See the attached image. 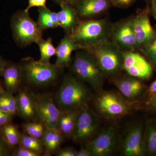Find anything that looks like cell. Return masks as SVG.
Here are the masks:
<instances>
[{
	"instance_id": "obj_1",
	"label": "cell",
	"mask_w": 156,
	"mask_h": 156,
	"mask_svg": "<svg viewBox=\"0 0 156 156\" xmlns=\"http://www.w3.org/2000/svg\"><path fill=\"white\" fill-rule=\"evenodd\" d=\"M92 96L90 89L83 82L69 76L65 78L55 98L60 110L70 112L77 110L87 104Z\"/></svg>"
},
{
	"instance_id": "obj_2",
	"label": "cell",
	"mask_w": 156,
	"mask_h": 156,
	"mask_svg": "<svg viewBox=\"0 0 156 156\" xmlns=\"http://www.w3.org/2000/svg\"><path fill=\"white\" fill-rule=\"evenodd\" d=\"M111 30L105 20L87 19L80 21L69 35L82 50H88L108 40Z\"/></svg>"
},
{
	"instance_id": "obj_3",
	"label": "cell",
	"mask_w": 156,
	"mask_h": 156,
	"mask_svg": "<svg viewBox=\"0 0 156 156\" xmlns=\"http://www.w3.org/2000/svg\"><path fill=\"white\" fill-rule=\"evenodd\" d=\"M86 50L95 56L105 76L116 77L122 70V50L114 42L107 40Z\"/></svg>"
},
{
	"instance_id": "obj_4",
	"label": "cell",
	"mask_w": 156,
	"mask_h": 156,
	"mask_svg": "<svg viewBox=\"0 0 156 156\" xmlns=\"http://www.w3.org/2000/svg\"><path fill=\"white\" fill-rule=\"evenodd\" d=\"M76 53L71 66L72 71L79 80L87 83L95 90L103 86L105 77L95 56L88 50Z\"/></svg>"
},
{
	"instance_id": "obj_5",
	"label": "cell",
	"mask_w": 156,
	"mask_h": 156,
	"mask_svg": "<svg viewBox=\"0 0 156 156\" xmlns=\"http://www.w3.org/2000/svg\"><path fill=\"white\" fill-rule=\"evenodd\" d=\"M11 27L15 41L20 46L37 43L42 38V32L37 22L31 18L28 12L18 11L11 18Z\"/></svg>"
},
{
	"instance_id": "obj_6",
	"label": "cell",
	"mask_w": 156,
	"mask_h": 156,
	"mask_svg": "<svg viewBox=\"0 0 156 156\" xmlns=\"http://www.w3.org/2000/svg\"><path fill=\"white\" fill-rule=\"evenodd\" d=\"M23 73L30 83L42 86L55 80L58 75V69L55 64L44 63L31 57L22 60Z\"/></svg>"
},
{
	"instance_id": "obj_7",
	"label": "cell",
	"mask_w": 156,
	"mask_h": 156,
	"mask_svg": "<svg viewBox=\"0 0 156 156\" xmlns=\"http://www.w3.org/2000/svg\"><path fill=\"white\" fill-rule=\"evenodd\" d=\"M129 101L123 96L113 91L101 92L95 98L98 111L107 119H117L125 116L131 110Z\"/></svg>"
},
{
	"instance_id": "obj_8",
	"label": "cell",
	"mask_w": 156,
	"mask_h": 156,
	"mask_svg": "<svg viewBox=\"0 0 156 156\" xmlns=\"http://www.w3.org/2000/svg\"><path fill=\"white\" fill-rule=\"evenodd\" d=\"M99 127L97 115L86 104L80 109L71 136L76 142L90 140L96 134Z\"/></svg>"
},
{
	"instance_id": "obj_9",
	"label": "cell",
	"mask_w": 156,
	"mask_h": 156,
	"mask_svg": "<svg viewBox=\"0 0 156 156\" xmlns=\"http://www.w3.org/2000/svg\"><path fill=\"white\" fill-rule=\"evenodd\" d=\"M119 144V136L115 127L104 129L99 134L87 142V147L92 156L112 155Z\"/></svg>"
},
{
	"instance_id": "obj_10",
	"label": "cell",
	"mask_w": 156,
	"mask_h": 156,
	"mask_svg": "<svg viewBox=\"0 0 156 156\" xmlns=\"http://www.w3.org/2000/svg\"><path fill=\"white\" fill-rule=\"evenodd\" d=\"M122 53L123 70L127 75L142 80L151 77L154 69L145 56L132 50H122Z\"/></svg>"
},
{
	"instance_id": "obj_11",
	"label": "cell",
	"mask_w": 156,
	"mask_h": 156,
	"mask_svg": "<svg viewBox=\"0 0 156 156\" xmlns=\"http://www.w3.org/2000/svg\"><path fill=\"white\" fill-rule=\"evenodd\" d=\"M149 6L140 10L132 20V27L139 51L156 38L155 30L151 24Z\"/></svg>"
},
{
	"instance_id": "obj_12",
	"label": "cell",
	"mask_w": 156,
	"mask_h": 156,
	"mask_svg": "<svg viewBox=\"0 0 156 156\" xmlns=\"http://www.w3.org/2000/svg\"><path fill=\"white\" fill-rule=\"evenodd\" d=\"M37 115L47 128L58 129L61 111L51 95H42L35 97Z\"/></svg>"
},
{
	"instance_id": "obj_13",
	"label": "cell",
	"mask_w": 156,
	"mask_h": 156,
	"mask_svg": "<svg viewBox=\"0 0 156 156\" xmlns=\"http://www.w3.org/2000/svg\"><path fill=\"white\" fill-rule=\"evenodd\" d=\"M113 83L129 102L140 101L147 95V87L142 80L129 75L114 79Z\"/></svg>"
},
{
	"instance_id": "obj_14",
	"label": "cell",
	"mask_w": 156,
	"mask_h": 156,
	"mask_svg": "<svg viewBox=\"0 0 156 156\" xmlns=\"http://www.w3.org/2000/svg\"><path fill=\"white\" fill-rule=\"evenodd\" d=\"M144 131V127L140 122L134 123L130 128L123 143L122 151L124 155H146Z\"/></svg>"
},
{
	"instance_id": "obj_15",
	"label": "cell",
	"mask_w": 156,
	"mask_h": 156,
	"mask_svg": "<svg viewBox=\"0 0 156 156\" xmlns=\"http://www.w3.org/2000/svg\"><path fill=\"white\" fill-rule=\"evenodd\" d=\"M110 36L113 42L125 50L139 51L132 27L131 19L112 27Z\"/></svg>"
},
{
	"instance_id": "obj_16",
	"label": "cell",
	"mask_w": 156,
	"mask_h": 156,
	"mask_svg": "<svg viewBox=\"0 0 156 156\" xmlns=\"http://www.w3.org/2000/svg\"><path fill=\"white\" fill-rule=\"evenodd\" d=\"M111 5L110 0H77L74 5L79 17L89 19L103 14Z\"/></svg>"
},
{
	"instance_id": "obj_17",
	"label": "cell",
	"mask_w": 156,
	"mask_h": 156,
	"mask_svg": "<svg viewBox=\"0 0 156 156\" xmlns=\"http://www.w3.org/2000/svg\"><path fill=\"white\" fill-rule=\"evenodd\" d=\"M82 50L71 37L67 34L63 38L56 48L55 65L58 69L68 67L71 62V56L74 50Z\"/></svg>"
},
{
	"instance_id": "obj_18",
	"label": "cell",
	"mask_w": 156,
	"mask_h": 156,
	"mask_svg": "<svg viewBox=\"0 0 156 156\" xmlns=\"http://www.w3.org/2000/svg\"><path fill=\"white\" fill-rule=\"evenodd\" d=\"M17 113L26 120L33 119L37 115L35 96L27 90H20L16 96Z\"/></svg>"
},
{
	"instance_id": "obj_19",
	"label": "cell",
	"mask_w": 156,
	"mask_h": 156,
	"mask_svg": "<svg viewBox=\"0 0 156 156\" xmlns=\"http://www.w3.org/2000/svg\"><path fill=\"white\" fill-rule=\"evenodd\" d=\"M61 10L57 13L58 26L69 34L80 22L79 16L73 6L66 3L60 4Z\"/></svg>"
},
{
	"instance_id": "obj_20",
	"label": "cell",
	"mask_w": 156,
	"mask_h": 156,
	"mask_svg": "<svg viewBox=\"0 0 156 156\" xmlns=\"http://www.w3.org/2000/svg\"><path fill=\"white\" fill-rule=\"evenodd\" d=\"M2 75L6 91L13 94L17 92L23 77L21 66L14 63L6 64Z\"/></svg>"
},
{
	"instance_id": "obj_21",
	"label": "cell",
	"mask_w": 156,
	"mask_h": 156,
	"mask_svg": "<svg viewBox=\"0 0 156 156\" xmlns=\"http://www.w3.org/2000/svg\"><path fill=\"white\" fill-rule=\"evenodd\" d=\"M42 140L46 155L50 156L58 150L62 141V134L58 129L46 128Z\"/></svg>"
},
{
	"instance_id": "obj_22",
	"label": "cell",
	"mask_w": 156,
	"mask_h": 156,
	"mask_svg": "<svg viewBox=\"0 0 156 156\" xmlns=\"http://www.w3.org/2000/svg\"><path fill=\"white\" fill-rule=\"evenodd\" d=\"M146 155L156 156V120L146 123L144 131Z\"/></svg>"
},
{
	"instance_id": "obj_23",
	"label": "cell",
	"mask_w": 156,
	"mask_h": 156,
	"mask_svg": "<svg viewBox=\"0 0 156 156\" xmlns=\"http://www.w3.org/2000/svg\"><path fill=\"white\" fill-rule=\"evenodd\" d=\"M80 109L73 111H62L58 122V130L62 134L71 136Z\"/></svg>"
},
{
	"instance_id": "obj_24",
	"label": "cell",
	"mask_w": 156,
	"mask_h": 156,
	"mask_svg": "<svg viewBox=\"0 0 156 156\" xmlns=\"http://www.w3.org/2000/svg\"><path fill=\"white\" fill-rule=\"evenodd\" d=\"M38 11V17L37 23L42 30L58 27L57 13L50 11L47 7L39 8Z\"/></svg>"
},
{
	"instance_id": "obj_25",
	"label": "cell",
	"mask_w": 156,
	"mask_h": 156,
	"mask_svg": "<svg viewBox=\"0 0 156 156\" xmlns=\"http://www.w3.org/2000/svg\"><path fill=\"white\" fill-rule=\"evenodd\" d=\"M0 134L11 148L19 144L21 134L16 125L10 122L0 127Z\"/></svg>"
},
{
	"instance_id": "obj_26",
	"label": "cell",
	"mask_w": 156,
	"mask_h": 156,
	"mask_svg": "<svg viewBox=\"0 0 156 156\" xmlns=\"http://www.w3.org/2000/svg\"><path fill=\"white\" fill-rule=\"evenodd\" d=\"M40 49L41 58L39 61L44 63H49L50 58L56 55V48L53 44L52 39L48 38L47 40L43 38L37 43Z\"/></svg>"
},
{
	"instance_id": "obj_27",
	"label": "cell",
	"mask_w": 156,
	"mask_h": 156,
	"mask_svg": "<svg viewBox=\"0 0 156 156\" xmlns=\"http://www.w3.org/2000/svg\"><path fill=\"white\" fill-rule=\"evenodd\" d=\"M20 145L30 150L41 154L44 150V146L41 138H37L25 134L20 136Z\"/></svg>"
},
{
	"instance_id": "obj_28",
	"label": "cell",
	"mask_w": 156,
	"mask_h": 156,
	"mask_svg": "<svg viewBox=\"0 0 156 156\" xmlns=\"http://www.w3.org/2000/svg\"><path fill=\"white\" fill-rule=\"evenodd\" d=\"M46 128L41 122L27 123L23 126V131L25 134L39 138L43 137Z\"/></svg>"
},
{
	"instance_id": "obj_29",
	"label": "cell",
	"mask_w": 156,
	"mask_h": 156,
	"mask_svg": "<svg viewBox=\"0 0 156 156\" xmlns=\"http://www.w3.org/2000/svg\"><path fill=\"white\" fill-rule=\"evenodd\" d=\"M140 51L152 66L154 71L156 72V38L144 47Z\"/></svg>"
},
{
	"instance_id": "obj_30",
	"label": "cell",
	"mask_w": 156,
	"mask_h": 156,
	"mask_svg": "<svg viewBox=\"0 0 156 156\" xmlns=\"http://www.w3.org/2000/svg\"><path fill=\"white\" fill-rule=\"evenodd\" d=\"M3 95L9 108L10 114L12 116L17 113V101L16 97L13 93L5 90L3 93Z\"/></svg>"
},
{
	"instance_id": "obj_31",
	"label": "cell",
	"mask_w": 156,
	"mask_h": 156,
	"mask_svg": "<svg viewBox=\"0 0 156 156\" xmlns=\"http://www.w3.org/2000/svg\"><path fill=\"white\" fill-rule=\"evenodd\" d=\"M12 154L14 156H39L41 154L20 146V147L15 150Z\"/></svg>"
},
{
	"instance_id": "obj_32",
	"label": "cell",
	"mask_w": 156,
	"mask_h": 156,
	"mask_svg": "<svg viewBox=\"0 0 156 156\" xmlns=\"http://www.w3.org/2000/svg\"><path fill=\"white\" fill-rule=\"evenodd\" d=\"M11 152V147L0 134V156L10 155Z\"/></svg>"
},
{
	"instance_id": "obj_33",
	"label": "cell",
	"mask_w": 156,
	"mask_h": 156,
	"mask_svg": "<svg viewBox=\"0 0 156 156\" xmlns=\"http://www.w3.org/2000/svg\"><path fill=\"white\" fill-rule=\"evenodd\" d=\"M136 0H110L112 5L120 8H128L135 2Z\"/></svg>"
},
{
	"instance_id": "obj_34",
	"label": "cell",
	"mask_w": 156,
	"mask_h": 156,
	"mask_svg": "<svg viewBox=\"0 0 156 156\" xmlns=\"http://www.w3.org/2000/svg\"><path fill=\"white\" fill-rule=\"evenodd\" d=\"M77 151L72 147H66L58 150L55 153L57 156H76Z\"/></svg>"
},
{
	"instance_id": "obj_35",
	"label": "cell",
	"mask_w": 156,
	"mask_h": 156,
	"mask_svg": "<svg viewBox=\"0 0 156 156\" xmlns=\"http://www.w3.org/2000/svg\"><path fill=\"white\" fill-rule=\"evenodd\" d=\"M46 1L47 0H28V5L24 11L28 12L30 9L33 7H46Z\"/></svg>"
},
{
	"instance_id": "obj_36",
	"label": "cell",
	"mask_w": 156,
	"mask_h": 156,
	"mask_svg": "<svg viewBox=\"0 0 156 156\" xmlns=\"http://www.w3.org/2000/svg\"><path fill=\"white\" fill-rule=\"evenodd\" d=\"M12 117L6 114L0 110V127L11 122Z\"/></svg>"
},
{
	"instance_id": "obj_37",
	"label": "cell",
	"mask_w": 156,
	"mask_h": 156,
	"mask_svg": "<svg viewBox=\"0 0 156 156\" xmlns=\"http://www.w3.org/2000/svg\"><path fill=\"white\" fill-rule=\"evenodd\" d=\"M2 94L0 95V110L6 114L12 116L10 114L9 108L7 106L5 100Z\"/></svg>"
},
{
	"instance_id": "obj_38",
	"label": "cell",
	"mask_w": 156,
	"mask_h": 156,
	"mask_svg": "<svg viewBox=\"0 0 156 156\" xmlns=\"http://www.w3.org/2000/svg\"><path fill=\"white\" fill-rule=\"evenodd\" d=\"M148 98L154 97L156 95V79L147 87V95Z\"/></svg>"
},
{
	"instance_id": "obj_39",
	"label": "cell",
	"mask_w": 156,
	"mask_h": 156,
	"mask_svg": "<svg viewBox=\"0 0 156 156\" xmlns=\"http://www.w3.org/2000/svg\"><path fill=\"white\" fill-rule=\"evenodd\" d=\"M146 105L149 108L156 112V95L154 97L148 98L146 101Z\"/></svg>"
},
{
	"instance_id": "obj_40",
	"label": "cell",
	"mask_w": 156,
	"mask_h": 156,
	"mask_svg": "<svg viewBox=\"0 0 156 156\" xmlns=\"http://www.w3.org/2000/svg\"><path fill=\"white\" fill-rule=\"evenodd\" d=\"M151 6H149L150 14L156 20V0H150Z\"/></svg>"
},
{
	"instance_id": "obj_41",
	"label": "cell",
	"mask_w": 156,
	"mask_h": 156,
	"mask_svg": "<svg viewBox=\"0 0 156 156\" xmlns=\"http://www.w3.org/2000/svg\"><path fill=\"white\" fill-rule=\"evenodd\" d=\"M76 156H92L91 153L87 147H82L77 151Z\"/></svg>"
},
{
	"instance_id": "obj_42",
	"label": "cell",
	"mask_w": 156,
	"mask_h": 156,
	"mask_svg": "<svg viewBox=\"0 0 156 156\" xmlns=\"http://www.w3.org/2000/svg\"><path fill=\"white\" fill-rule=\"evenodd\" d=\"M54 1L56 2L59 3V5L62 3H66V4H70L73 6H74L77 0H54Z\"/></svg>"
},
{
	"instance_id": "obj_43",
	"label": "cell",
	"mask_w": 156,
	"mask_h": 156,
	"mask_svg": "<svg viewBox=\"0 0 156 156\" xmlns=\"http://www.w3.org/2000/svg\"><path fill=\"white\" fill-rule=\"evenodd\" d=\"M6 63L2 57L0 56V75L2 74L3 69L6 65Z\"/></svg>"
},
{
	"instance_id": "obj_44",
	"label": "cell",
	"mask_w": 156,
	"mask_h": 156,
	"mask_svg": "<svg viewBox=\"0 0 156 156\" xmlns=\"http://www.w3.org/2000/svg\"><path fill=\"white\" fill-rule=\"evenodd\" d=\"M5 90H4V89H3L2 85H1V83H0V95H2L3 92H5Z\"/></svg>"
},
{
	"instance_id": "obj_45",
	"label": "cell",
	"mask_w": 156,
	"mask_h": 156,
	"mask_svg": "<svg viewBox=\"0 0 156 156\" xmlns=\"http://www.w3.org/2000/svg\"><path fill=\"white\" fill-rule=\"evenodd\" d=\"M155 31H156V30H155Z\"/></svg>"
},
{
	"instance_id": "obj_46",
	"label": "cell",
	"mask_w": 156,
	"mask_h": 156,
	"mask_svg": "<svg viewBox=\"0 0 156 156\" xmlns=\"http://www.w3.org/2000/svg\"><path fill=\"white\" fill-rule=\"evenodd\" d=\"M149 1H150V0H149Z\"/></svg>"
}]
</instances>
